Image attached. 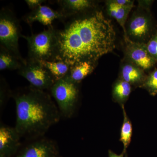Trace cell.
Returning <instances> with one entry per match:
<instances>
[{"label":"cell","mask_w":157,"mask_h":157,"mask_svg":"<svg viewBox=\"0 0 157 157\" xmlns=\"http://www.w3.org/2000/svg\"><path fill=\"white\" fill-rule=\"evenodd\" d=\"M70 19L63 29L56 30L55 60L70 66L84 61L98 63L115 48L114 27L101 10L97 9Z\"/></svg>","instance_id":"obj_1"},{"label":"cell","mask_w":157,"mask_h":157,"mask_svg":"<svg viewBox=\"0 0 157 157\" xmlns=\"http://www.w3.org/2000/svg\"><path fill=\"white\" fill-rule=\"evenodd\" d=\"M16 104L15 128L21 137L41 138L59 121L60 113L48 93L30 86L13 94Z\"/></svg>","instance_id":"obj_2"},{"label":"cell","mask_w":157,"mask_h":157,"mask_svg":"<svg viewBox=\"0 0 157 157\" xmlns=\"http://www.w3.org/2000/svg\"><path fill=\"white\" fill-rule=\"evenodd\" d=\"M26 40L28 58L38 61H54L57 49L56 30L49 27L46 30L29 36H21Z\"/></svg>","instance_id":"obj_3"},{"label":"cell","mask_w":157,"mask_h":157,"mask_svg":"<svg viewBox=\"0 0 157 157\" xmlns=\"http://www.w3.org/2000/svg\"><path fill=\"white\" fill-rule=\"evenodd\" d=\"M78 84L64 77L56 81L50 90L61 115L67 118L72 117L76 110L79 98Z\"/></svg>","instance_id":"obj_4"},{"label":"cell","mask_w":157,"mask_h":157,"mask_svg":"<svg viewBox=\"0 0 157 157\" xmlns=\"http://www.w3.org/2000/svg\"><path fill=\"white\" fill-rule=\"evenodd\" d=\"M150 8L139 5L126 24L127 38L133 42L146 43L155 33Z\"/></svg>","instance_id":"obj_5"},{"label":"cell","mask_w":157,"mask_h":157,"mask_svg":"<svg viewBox=\"0 0 157 157\" xmlns=\"http://www.w3.org/2000/svg\"><path fill=\"white\" fill-rule=\"evenodd\" d=\"M21 36L19 21L15 14L10 9L3 8L0 13L1 45L25 62V59L21 57L18 45V40Z\"/></svg>","instance_id":"obj_6"},{"label":"cell","mask_w":157,"mask_h":157,"mask_svg":"<svg viewBox=\"0 0 157 157\" xmlns=\"http://www.w3.org/2000/svg\"><path fill=\"white\" fill-rule=\"evenodd\" d=\"M18 73L29 81L31 86L42 90H50L56 81L50 72L38 60L27 59L18 70Z\"/></svg>","instance_id":"obj_7"},{"label":"cell","mask_w":157,"mask_h":157,"mask_svg":"<svg viewBox=\"0 0 157 157\" xmlns=\"http://www.w3.org/2000/svg\"><path fill=\"white\" fill-rule=\"evenodd\" d=\"M125 59L146 71L151 70L157 62L149 54L145 43H137L124 39Z\"/></svg>","instance_id":"obj_8"},{"label":"cell","mask_w":157,"mask_h":157,"mask_svg":"<svg viewBox=\"0 0 157 157\" xmlns=\"http://www.w3.org/2000/svg\"><path fill=\"white\" fill-rule=\"evenodd\" d=\"M56 144L47 138H38L22 149L16 157H57Z\"/></svg>","instance_id":"obj_9"},{"label":"cell","mask_w":157,"mask_h":157,"mask_svg":"<svg viewBox=\"0 0 157 157\" xmlns=\"http://www.w3.org/2000/svg\"><path fill=\"white\" fill-rule=\"evenodd\" d=\"M21 137L15 128L1 124L0 127V157H11L20 146Z\"/></svg>","instance_id":"obj_10"},{"label":"cell","mask_w":157,"mask_h":157,"mask_svg":"<svg viewBox=\"0 0 157 157\" xmlns=\"http://www.w3.org/2000/svg\"><path fill=\"white\" fill-rule=\"evenodd\" d=\"M57 3L65 20L97 9L95 2L89 0H60Z\"/></svg>","instance_id":"obj_11"},{"label":"cell","mask_w":157,"mask_h":157,"mask_svg":"<svg viewBox=\"0 0 157 157\" xmlns=\"http://www.w3.org/2000/svg\"><path fill=\"white\" fill-rule=\"evenodd\" d=\"M24 20L29 25L38 21L44 25L52 27V21L55 19L65 20L63 15L59 10H54L48 6H41L32 10L23 17Z\"/></svg>","instance_id":"obj_12"},{"label":"cell","mask_w":157,"mask_h":157,"mask_svg":"<svg viewBox=\"0 0 157 157\" xmlns=\"http://www.w3.org/2000/svg\"><path fill=\"white\" fill-rule=\"evenodd\" d=\"M147 76L145 71L126 59H124L121 66L118 78L128 82L133 87L140 88Z\"/></svg>","instance_id":"obj_13"},{"label":"cell","mask_w":157,"mask_h":157,"mask_svg":"<svg viewBox=\"0 0 157 157\" xmlns=\"http://www.w3.org/2000/svg\"><path fill=\"white\" fill-rule=\"evenodd\" d=\"M97 65V63L84 61L71 66L69 72L65 78L79 84L86 76L93 73Z\"/></svg>","instance_id":"obj_14"},{"label":"cell","mask_w":157,"mask_h":157,"mask_svg":"<svg viewBox=\"0 0 157 157\" xmlns=\"http://www.w3.org/2000/svg\"><path fill=\"white\" fill-rule=\"evenodd\" d=\"M107 13L110 17L114 18L122 29L124 39L127 38L126 24L130 11L133 7H122L112 1H107L106 3Z\"/></svg>","instance_id":"obj_15"},{"label":"cell","mask_w":157,"mask_h":157,"mask_svg":"<svg viewBox=\"0 0 157 157\" xmlns=\"http://www.w3.org/2000/svg\"><path fill=\"white\" fill-rule=\"evenodd\" d=\"M132 86L128 82L118 78L112 86L113 100L121 106L124 105L132 91Z\"/></svg>","instance_id":"obj_16"},{"label":"cell","mask_w":157,"mask_h":157,"mask_svg":"<svg viewBox=\"0 0 157 157\" xmlns=\"http://www.w3.org/2000/svg\"><path fill=\"white\" fill-rule=\"evenodd\" d=\"M26 61V59H25ZM17 58L11 52L0 45V70H19L25 63Z\"/></svg>","instance_id":"obj_17"},{"label":"cell","mask_w":157,"mask_h":157,"mask_svg":"<svg viewBox=\"0 0 157 157\" xmlns=\"http://www.w3.org/2000/svg\"><path fill=\"white\" fill-rule=\"evenodd\" d=\"M51 73L56 80L64 78L70 70V65L61 61H39Z\"/></svg>","instance_id":"obj_18"},{"label":"cell","mask_w":157,"mask_h":157,"mask_svg":"<svg viewBox=\"0 0 157 157\" xmlns=\"http://www.w3.org/2000/svg\"><path fill=\"white\" fill-rule=\"evenodd\" d=\"M123 113L124 120L121 131L120 141L124 145L122 153L125 155L126 153L127 149L131 143L132 135V126L130 119L127 115L124 106H121Z\"/></svg>","instance_id":"obj_19"},{"label":"cell","mask_w":157,"mask_h":157,"mask_svg":"<svg viewBox=\"0 0 157 157\" xmlns=\"http://www.w3.org/2000/svg\"><path fill=\"white\" fill-rule=\"evenodd\" d=\"M146 90L151 95H157V69L149 73L141 87Z\"/></svg>","instance_id":"obj_20"},{"label":"cell","mask_w":157,"mask_h":157,"mask_svg":"<svg viewBox=\"0 0 157 157\" xmlns=\"http://www.w3.org/2000/svg\"><path fill=\"white\" fill-rule=\"evenodd\" d=\"M145 45L149 54L157 62V30L155 31Z\"/></svg>","instance_id":"obj_21"},{"label":"cell","mask_w":157,"mask_h":157,"mask_svg":"<svg viewBox=\"0 0 157 157\" xmlns=\"http://www.w3.org/2000/svg\"><path fill=\"white\" fill-rule=\"evenodd\" d=\"M1 107H3L8 100L9 95L10 94L9 88L7 86V83L4 79L1 78Z\"/></svg>","instance_id":"obj_22"},{"label":"cell","mask_w":157,"mask_h":157,"mask_svg":"<svg viewBox=\"0 0 157 157\" xmlns=\"http://www.w3.org/2000/svg\"><path fill=\"white\" fill-rule=\"evenodd\" d=\"M25 2L27 4L29 8L31 10H33L39 6H42V4L45 1L44 0H26Z\"/></svg>","instance_id":"obj_23"},{"label":"cell","mask_w":157,"mask_h":157,"mask_svg":"<svg viewBox=\"0 0 157 157\" xmlns=\"http://www.w3.org/2000/svg\"><path fill=\"white\" fill-rule=\"evenodd\" d=\"M119 6L125 7H134V1L130 0H113Z\"/></svg>","instance_id":"obj_24"},{"label":"cell","mask_w":157,"mask_h":157,"mask_svg":"<svg viewBox=\"0 0 157 157\" xmlns=\"http://www.w3.org/2000/svg\"><path fill=\"white\" fill-rule=\"evenodd\" d=\"M125 155H123V154L120 155H117L115 153L113 152L112 151L109 150L108 151V155L109 157H127L124 156Z\"/></svg>","instance_id":"obj_25"}]
</instances>
